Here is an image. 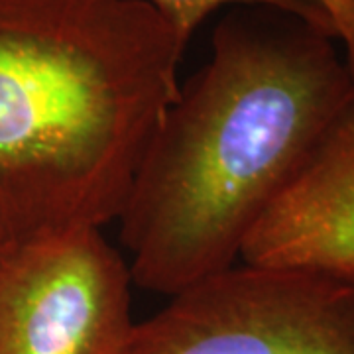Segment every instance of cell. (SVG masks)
Instances as JSON below:
<instances>
[{"label": "cell", "instance_id": "cell-8", "mask_svg": "<svg viewBox=\"0 0 354 354\" xmlns=\"http://www.w3.org/2000/svg\"><path fill=\"white\" fill-rule=\"evenodd\" d=\"M353 2H354V0H353Z\"/></svg>", "mask_w": 354, "mask_h": 354}, {"label": "cell", "instance_id": "cell-5", "mask_svg": "<svg viewBox=\"0 0 354 354\" xmlns=\"http://www.w3.org/2000/svg\"><path fill=\"white\" fill-rule=\"evenodd\" d=\"M241 260L311 268L354 283V101L254 225Z\"/></svg>", "mask_w": 354, "mask_h": 354}, {"label": "cell", "instance_id": "cell-7", "mask_svg": "<svg viewBox=\"0 0 354 354\" xmlns=\"http://www.w3.org/2000/svg\"><path fill=\"white\" fill-rule=\"evenodd\" d=\"M335 26L337 39H341L344 57L354 75V2L353 0H315Z\"/></svg>", "mask_w": 354, "mask_h": 354}, {"label": "cell", "instance_id": "cell-6", "mask_svg": "<svg viewBox=\"0 0 354 354\" xmlns=\"http://www.w3.org/2000/svg\"><path fill=\"white\" fill-rule=\"evenodd\" d=\"M148 2L174 26V30L185 44H189L191 36L205 22V18L223 6H272L279 10H288L309 20L311 24L323 28L325 32L337 38L335 26L315 0H148Z\"/></svg>", "mask_w": 354, "mask_h": 354}, {"label": "cell", "instance_id": "cell-3", "mask_svg": "<svg viewBox=\"0 0 354 354\" xmlns=\"http://www.w3.org/2000/svg\"><path fill=\"white\" fill-rule=\"evenodd\" d=\"M127 354H354V283L299 266H230L136 323Z\"/></svg>", "mask_w": 354, "mask_h": 354}, {"label": "cell", "instance_id": "cell-2", "mask_svg": "<svg viewBox=\"0 0 354 354\" xmlns=\"http://www.w3.org/2000/svg\"><path fill=\"white\" fill-rule=\"evenodd\" d=\"M185 48L148 0H0V250L118 218Z\"/></svg>", "mask_w": 354, "mask_h": 354}, {"label": "cell", "instance_id": "cell-1", "mask_svg": "<svg viewBox=\"0 0 354 354\" xmlns=\"http://www.w3.org/2000/svg\"><path fill=\"white\" fill-rule=\"evenodd\" d=\"M335 36L272 6H234L179 85L118 215L132 283L176 295L227 270L335 120L354 75Z\"/></svg>", "mask_w": 354, "mask_h": 354}, {"label": "cell", "instance_id": "cell-4", "mask_svg": "<svg viewBox=\"0 0 354 354\" xmlns=\"http://www.w3.org/2000/svg\"><path fill=\"white\" fill-rule=\"evenodd\" d=\"M130 283L101 228L0 250V354H127Z\"/></svg>", "mask_w": 354, "mask_h": 354}]
</instances>
